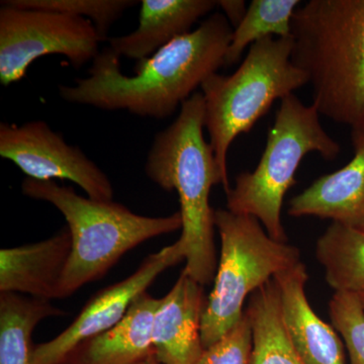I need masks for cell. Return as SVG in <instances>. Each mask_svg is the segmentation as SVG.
<instances>
[{
	"mask_svg": "<svg viewBox=\"0 0 364 364\" xmlns=\"http://www.w3.org/2000/svg\"><path fill=\"white\" fill-rule=\"evenodd\" d=\"M232 33L224 14H212L196 30L136 62L131 76L122 72L121 57L105 48L93 60L87 77L75 79L72 85H59L60 97L102 111L166 119L225 66Z\"/></svg>",
	"mask_w": 364,
	"mask_h": 364,
	"instance_id": "obj_1",
	"label": "cell"
},
{
	"mask_svg": "<svg viewBox=\"0 0 364 364\" xmlns=\"http://www.w3.org/2000/svg\"><path fill=\"white\" fill-rule=\"evenodd\" d=\"M205 100L196 92L182 104L176 121L155 136L145 165L151 181L178 196L182 232L177 241L186 258L183 270L203 287L214 282L219 261L210 191L218 184L226 193L231 188L205 141Z\"/></svg>",
	"mask_w": 364,
	"mask_h": 364,
	"instance_id": "obj_2",
	"label": "cell"
},
{
	"mask_svg": "<svg viewBox=\"0 0 364 364\" xmlns=\"http://www.w3.org/2000/svg\"><path fill=\"white\" fill-rule=\"evenodd\" d=\"M291 61L320 116L364 126V0H310L291 23Z\"/></svg>",
	"mask_w": 364,
	"mask_h": 364,
	"instance_id": "obj_3",
	"label": "cell"
},
{
	"mask_svg": "<svg viewBox=\"0 0 364 364\" xmlns=\"http://www.w3.org/2000/svg\"><path fill=\"white\" fill-rule=\"evenodd\" d=\"M21 193L54 205L65 218L70 231L71 254L60 287V299L97 282L124 254L144 242L182 228L179 212L167 217L141 215L114 200L79 196L71 186L53 181L28 177L21 183Z\"/></svg>",
	"mask_w": 364,
	"mask_h": 364,
	"instance_id": "obj_4",
	"label": "cell"
},
{
	"mask_svg": "<svg viewBox=\"0 0 364 364\" xmlns=\"http://www.w3.org/2000/svg\"><path fill=\"white\" fill-rule=\"evenodd\" d=\"M312 152L332 161L341 147L323 128L314 105L289 95L280 102L257 166L238 174L226 193L227 210L256 218L272 238L287 242L282 221L284 196L296 183L301 160Z\"/></svg>",
	"mask_w": 364,
	"mask_h": 364,
	"instance_id": "obj_5",
	"label": "cell"
},
{
	"mask_svg": "<svg viewBox=\"0 0 364 364\" xmlns=\"http://www.w3.org/2000/svg\"><path fill=\"white\" fill-rule=\"evenodd\" d=\"M291 52L293 37L258 41L233 74H212L200 86L205 129L227 181L228 152L235 139L250 132L274 102L308 85L306 74L291 61Z\"/></svg>",
	"mask_w": 364,
	"mask_h": 364,
	"instance_id": "obj_6",
	"label": "cell"
},
{
	"mask_svg": "<svg viewBox=\"0 0 364 364\" xmlns=\"http://www.w3.org/2000/svg\"><path fill=\"white\" fill-rule=\"evenodd\" d=\"M221 240L214 287L203 316V347L212 346L238 324L248 296L277 273L301 262V252L287 242L274 240L251 215L215 210Z\"/></svg>",
	"mask_w": 364,
	"mask_h": 364,
	"instance_id": "obj_7",
	"label": "cell"
},
{
	"mask_svg": "<svg viewBox=\"0 0 364 364\" xmlns=\"http://www.w3.org/2000/svg\"><path fill=\"white\" fill-rule=\"evenodd\" d=\"M100 42L97 28L85 18L1 4L0 82H18L33 62L47 55H62L81 68L97 58Z\"/></svg>",
	"mask_w": 364,
	"mask_h": 364,
	"instance_id": "obj_8",
	"label": "cell"
},
{
	"mask_svg": "<svg viewBox=\"0 0 364 364\" xmlns=\"http://www.w3.org/2000/svg\"><path fill=\"white\" fill-rule=\"evenodd\" d=\"M0 156L14 163L28 178L66 179L77 184L92 200L109 202L114 198L107 174L44 121L20 126L0 124Z\"/></svg>",
	"mask_w": 364,
	"mask_h": 364,
	"instance_id": "obj_9",
	"label": "cell"
},
{
	"mask_svg": "<svg viewBox=\"0 0 364 364\" xmlns=\"http://www.w3.org/2000/svg\"><path fill=\"white\" fill-rule=\"evenodd\" d=\"M182 260L186 258L178 241L147 256L130 277L95 294L58 336L35 345L31 364H64L77 345L117 325L139 294L147 291L163 272Z\"/></svg>",
	"mask_w": 364,
	"mask_h": 364,
	"instance_id": "obj_10",
	"label": "cell"
},
{
	"mask_svg": "<svg viewBox=\"0 0 364 364\" xmlns=\"http://www.w3.org/2000/svg\"><path fill=\"white\" fill-rule=\"evenodd\" d=\"M207 299L203 286L182 270L160 299L153 321V348L160 363H198L205 350L202 322Z\"/></svg>",
	"mask_w": 364,
	"mask_h": 364,
	"instance_id": "obj_11",
	"label": "cell"
},
{
	"mask_svg": "<svg viewBox=\"0 0 364 364\" xmlns=\"http://www.w3.org/2000/svg\"><path fill=\"white\" fill-rule=\"evenodd\" d=\"M353 156L342 168L318 177L294 196L287 214L317 217L364 230V126L351 129Z\"/></svg>",
	"mask_w": 364,
	"mask_h": 364,
	"instance_id": "obj_12",
	"label": "cell"
},
{
	"mask_svg": "<svg viewBox=\"0 0 364 364\" xmlns=\"http://www.w3.org/2000/svg\"><path fill=\"white\" fill-rule=\"evenodd\" d=\"M308 279L306 265L301 261L273 277L289 338L306 364H346L338 332L318 317L309 303L306 294Z\"/></svg>",
	"mask_w": 364,
	"mask_h": 364,
	"instance_id": "obj_13",
	"label": "cell"
},
{
	"mask_svg": "<svg viewBox=\"0 0 364 364\" xmlns=\"http://www.w3.org/2000/svg\"><path fill=\"white\" fill-rule=\"evenodd\" d=\"M68 227L37 243L0 251V293L60 299V287L70 257Z\"/></svg>",
	"mask_w": 364,
	"mask_h": 364,
	"instance_id": "obj_14",
	"label": "cell"
},
{
	"mask_svg": "<svg viewBox=\"0 0 364 364\" xmlns=\"http://www.w3.org/2000/svg\"><path fill=\"white\" fill-rule=\"evenodd\" d=\"M159 303L148 291L139 294L117 325L77 345L64 364H136L154 355L153 321Z\"/></svg>",
	"mask_w": 364,
	"mask_h": 364,
	"instance_id": "obj_15",
	"label": "cell"
},
{
	"mask_svg": "<svg viewBox=\"0 0 364 364\" xmlns=\"http://www.w3.org/2000/svg\"><path fill=\"white\" fill-rule=\"evenodd\" d=\"M139 26L134 32L109 38V48L119 57L148 59L191 28L218 6L215 0H142Z\"/></svg>",
	"mask_w": 364,
	"mask_h": 364,
	"instance_id": "obj_16",
	"label": "cell"
},
{
	"mask_svg": "<svg viewBox=\"0 0 364 364\" xmlns=\"http://www.w3.org/2000/svg\"><path fill=\"white\" fill-rule=\"evenodd\" d=\"M245 313L252 328L250 364H306L284 328L274 280H269L249 296Z\"/></svg>",
	"mask_w": 364,
	"mask_h": 364,
	"instance_id": "obj_17",
	"label": "cell"
},
{
	"mask_svg": "<svg viewBox=\"0 0 364 364\" xmlns=\"http://www.w3.org/2000/svg\"><path fill=\"white\" fill-rule=\"evenodd\" d=\"M65 312L47 299L0 294V364H31L33 330L45 318Z\"/></svg>",
	"mask_w": 364,
	"mask_h": 364,
	"instance_id": "obj_18",
	"label": "cell"
},
{
	"mask_svg": "<svg viewBox=\"0 0 364 364\" xmlns=\"http://www.w3.org/2000/svg\"><path fill=\"white\" fill-rule=\"evenodd\" d=\"M316 257L335 293L364 296V230L332 223L318 239Z\"/></svg>",
	"mask_w": 364,
	"mask_h": 364,
	"instance_id": "obj_19",
	"label": "cell"
},
{
	"mask_svg": "<svg viewBox=\"0 0 364 364\" xmlns=\"http://www.w3.org/2000/svg\"><path fill=\"white\" fill-rule=\"evenodd\" d=\"M299 0H252L247 11L233 28L226 64L233 65L254 43L267 38L291 37V23Z\"/></svg>",
	"mask_w": 364,
	"mask_h": 364,
	"instance_id": "obj_20",
	"label": "cell"
},
{
	"mask_svg": "<svg viewBox=\"0 0 364 364\" xmlns=\"http://www.w3.org/2000/svg\"><path fill=\"white\" fill-rule=\"evenodd\" d=\"M139 2L136 0H4L1 4L85 18L95 26L100 41L104 42L109 39L107 35L112 25L122 18L127 9Z\"/></svg>",
	"mask_w": 364,
	"mask_h": 364,
	"instance_id": "obj_21",
	"label": "cell"
},
{
	"mask_svg": "<svg viewBox=\"0 0 364 364\" xmlns=\"http://www.w3.org/2000/svg\"><path fill=\"white\" fill-rule=\"evenodd\" d=\"M329 316L343 338L350 364H364V308L359 296L335 293L329 303Z\"/></svg>",
	"mask_w": 364,
	"mask_h": 364,
	"instance_id": "obj_22",
	"label": "cell"
},
{
	"mask_svg": "<svg viewBox=\"0 0 364 364\" xmlns=\"http://www.w3.org/2000/svg\"><path fill=\"white\" fill-rule=\"evenodd\" d=\"M252 328L244 311L238 324L203 350L198 364H250Z\"/></svg>",
	"mask_w": 364,
	"mask_h": 364,
	"instance_id": "obj_23",
	"label": "cell"
},
{
	"mask_svg": "<svg viewBox=\"0 0 364 364\" xmlns=\"http://www.w3.org/2000/svg\"><path fill=\"white\" fill-rule=\"evenodd\" d=\"M218 6L221 7L223 14L226 16L232 28H235L243 20L248 6L244 0H221L218 1Z\"/></svg>",
	"mask_w": 364,
	"mask_h": 364,
	"instance_id": "obj_24",
	"label": "cell"
},
{
	"mask_svg": "<svg viewBox=\"0 0 364 364\" xmlns=\"http://www.w3.org/2000/svg\"><path fill=\"white\" fill-rule=\"evenodd\" d=\"M136 364H161L155 358V355L150 356L149 358L145 359V360L140 361V363Z\"/></svg>",
	"mask_w": 364,
	"mask_h": 364,
	"instance_id": "obj_25",
	"label": "cell"
},
{
	"mask_svg": "<svg viewBox=\"0 0 364 364\" xmlns=\"http://www.w3.org/2000/svg\"><path fill=\"white\" fill-rule=\"evenodd\" d=\"M360 298L361 303H363V306L364 308V296H359Z\"/></svg>",
	"mask_w": 364,
	"mask_h": 364,
	"instance_id": "obj_26",
	"label": "cell"
}]
</instances>
